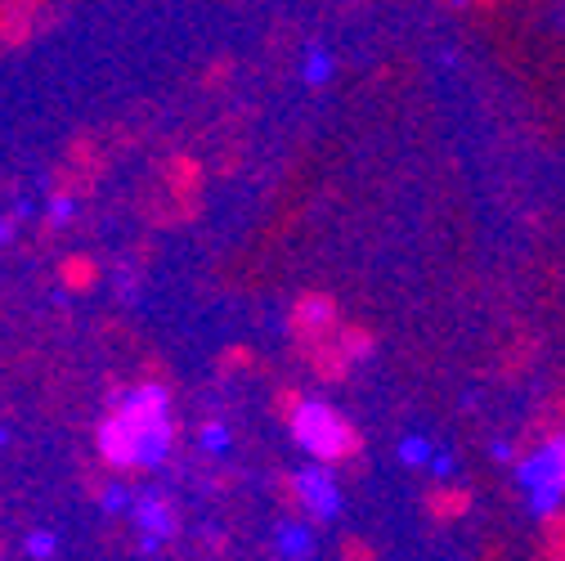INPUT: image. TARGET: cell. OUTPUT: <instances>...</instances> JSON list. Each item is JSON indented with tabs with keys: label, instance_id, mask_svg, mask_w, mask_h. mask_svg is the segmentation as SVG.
I'll return each mask as SVG.
<instances>
[{
	"label": "cell",
	"instance_id": "5",
	"mask_svg": "<svg viewBox=\"0 0 565 561\" xmlns=\"http://www.w3.org/2000/svg\"><path fill=\"white\" fill-rule=\"evenodd\" d=\"M525 480L534 485L539 504H556V499L565 495V441H561V436H552V441L543 445V454L525 467Z\"/></svg>",
	"mask_w": 565,
	"mask_h": 561
},
{
	"label": "cell",
	"instance_id": "12",
	"mask_svg": "<svg viewBox=\"0 0 565 561\" xmlns=\"http://www.w3.org/2000/svg\"><path fill=\"white\" fill-rule=\"evenodd\" d=\"M543 552L547 557H565V512L561 508H552L543 517Z\"/></svg>",
	"mask_w": 565,
	"mask_h": 561
},
{
	"label": "cell",
	"instance_id": "3",
	"mask_svg": "<svg viewBox=\"0 0 565 561\" xmlns=\"http://www.w3.org/2000/svg\"><path fill=\"white\" fill-rule=\"evenodd\" d=\"M341 328V310L328 293H306L297 306H292V337L297 346H310L319 337H332Z\"/></svg>",
	"mask_w": 565,
	"mask_h": 561
},
{
	"label": "cell",
	"instance_id": "14",
	"mask_svg": "<svg viewBox=\"0 0 565 561\" xmlns=\"http://www.w3.org/2000/svg\"><path fill=\"white\" fill-rule=\"evenodd\" d=\"M301 409V395L297 391H278V413H282V423H292V413Z\"/></svg>",
	"mask_w": 565,
	"mask_h": 561
},
{
	"label": "cell",
	"instance_id": "1",
	"mask_svg": "<svg viewBox=\"0 0 565 561\" xmlns=\"http://www.w3.org/2000/svg\"><path fill=\"white\" fill-rule=\"evenodd\" d=\"M167 449H171V417H167L162 387L130 391L99 427V454L108 467H121V472L158 467Z\"/></svg>",
	"mask_w": 565,
	"mask_h": 561
},
{
	"label": "cell",
	"instance_id": "2",
	"mask_svg": "<svg viewBox=\"0 0 565 561\" xmlns=\"http://www.w3.org/2000/svg\"><path fill=\"white\" fill-rule=\"evenodd\" d=\"M292 436L323 463V467H337V463H355L364 454V441L355 432L350 417H341L332 404H319V400H301V409L292 413Z\"/></svg>",
	"mask_w": 565,
	"mask_h": 561
},
{
	"label": "cell",
	"instance_id": "10",
	"mask_svg": "<svg viewBox=\"0 0 565 561\" xmlns=\"http://www.w3.org/2000/svg\"><path fill=\"white\" fill-rule=\"evenodd\" d=\"M135 517H139V526L149 530V539H171L175 534V512H171L167 499H145Z\"/></svg>",
	"mask_w": 565,
	"mask_h": 561
},
{
	"label": "cell",
	"instance_id": "13",
	"mask_svg": "<svg viewBox=\"0 0 565 561\" xmlns=\"http://www.w3.org/2000/svg\"><path fill=\"white\" fill-rule=\"evenodd\" d=\"M221 364H225V369H247V364H252V350H247V346H230L225 356H221Z\"/></svg>",
	"mask_w": 565,
	"mask_h": 561
},
{
	"label": "cell",
	"instance_id": "4",
	"mask_svg": "<svg viewBox=\"0 0 565 561\" xmlns=\"http://www.w3.org/2000/svg\"><path fill=\"white\" fill-rule=\"evenodd\" d=\"M345 328V324H341ZM332 332V337H319V341H310V346H301V356H306V364L315 369V378L319 382H341L345 373H350V364H355V350L345 346V332Z\"/></svg>",
	"mask_w": 565,
	"mask_h": 561
},
{
	"label": "cell",
	"instance_id": "15",
	"mask_svg": "<svg viewBox=\"0 0 565 561\" xmlns=\"http://www.w3.org/2000/svg\"><path fill=\"white\" fill-rule=\"evenodd\" d=\"M341 552H345V557H373V548H360V543H345Z\"/></svg>",
	"mask_w": 565,
	"mask_h": 561
},
{
	"label": "cell",
	"instance_id": "7",
	"mask_svg": "<svg viewBox=\"0 0 565 561\" xmlns=\"http://www.w3.org/2000/svg\"><path fill=\"white\" fill-rule=\"evenodd\" d=\"M41 0H0V41L6 45H23L32 36Z\"/></svg>",
	"mask_w": 565,
	"mask_h": 561
},
{
	"label": "cell",
	"instance_id": "6",
	"mask_svg": "<svg viewBox=\"0 0 565 561\" xmlns=\"http://www.w3.org/2000/svg\"><path fill=\"white\" fill-rule=\"evenodd\" d=\"M292 504H301L315 521H328L337 512V489H332L323 467H310V472L292 476Z\"/></svg>",
	"mask_w": 565,
	"mask_h": 561
},
{
	"label": "cell",
	"instance_id": "11",
	"mask_svg": "<svg viewBox=\"0 0 565 561\" xmlns=\"http://www.w3.org/2000/svg\"><path fill=\"white\" fill-rule=\"evenodd\" d=\"M467 508H471V495H467V489H436V495L427 499V512H431L436 521H458Z\"/></svg>",
	"mask_w": 565,
	"mask_h": 561
},
{
	"label": "cell",
	"instance_id": "8",
	"mask_svg": "<svg viewBox=\"0 0 565 561\" xmlns=\"http://www.w3.org/2000/svg\"><path fill=\"white\" fill-rule=\"evenodd\" d=\"M167 189L180 198V207H193L198 193H202V167H198V158L175 154V158L167 162Z\"/></svg>",
	"mask_w": 565,
	"mask_h": 561
},
{
	"label": "cell",
	"instance_id": "9",
	"mask_svg": "<svg viewBox=\"0 0 565 561\" xmlns=\"http://www.w3.org/2000/svg\"><path fill=\"white\" fill-rule=\"evenodd\" d=\"M58 284H63L67 293H90V288L99 284V261H95V256H86V252L67 256V261L58 265Z\"/></svg>",
	"mask_w": 565,
	"mask_h": 561
}]
</instances>
